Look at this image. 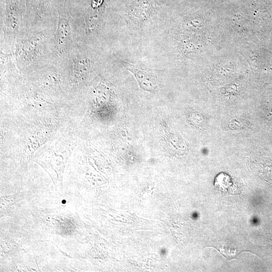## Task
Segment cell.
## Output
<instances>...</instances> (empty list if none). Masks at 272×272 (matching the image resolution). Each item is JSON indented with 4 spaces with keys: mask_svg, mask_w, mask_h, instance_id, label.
Masks as SVG:
<instances>
[{
    "mask_svg": "<svg viewBox=\"0 0 272 272\" xmlns=\"http://www.w3.org/2000/svg\"><path fill=\"white\" fill-rule=\"evenodd\" d=\"M45 38L42 33L34 32L18 40L16 50L18 63L25 66L39 62L44 54Z\"/></svg>",
    "mask_w": 272,
    "mask_h": 272,
    "instance_id": "cell-1",
    "label": "cell"
},
{
    "mask_svg": "<svg viewBox=\"0 0 272 272\" xmlns=\"http://www.w3.org/2000/svg\"><path fill=\"white\" fill-rule=\"evenodd\" d=\"M1 10L7 32L14 36L18 35L21 22L28 18L26 0H1Z\"/></svg>",
    "mask_w": 272,
    "mask_h": 272,
    "instance_id": "cell-2",
    "label": "cell"
},
{
    "mask_svg": "<svg viewBox=\"0 0 272 272\" xmlns=\"http://www.w3.org/2000/svg\"><path fill=\"white\" fill-rule=\"evenodd\" d=\"M58 25L54 36L55 47L58 56L62 58L74 47L73 37L71 26V16L65 8L57 9Z\"/></svg>",
    "mask_w": 272,
    "mask_h": 272,
    "instance_id": "cell-3",
    "label": "cell"
},
{
    "mask_svg": "<svg viewBox=\"0 0 272 272\" xmlns=\"http://www.w3.org/2000/svg\"><path fill=\"white\" fill-rule=\"evenodd\" d=\"M126 66L134 76L141 89L148 92L155 90L157 82L156 77L152 73L132 64L126 63Z\"/></svg>",
    "mask_w": 272,
    "mask_h": 272,
    "instance_id": "cell-4",
    "label": "cell"
},
{
    "mask_svg": "<svg viewBox=\"0 0 272 272\" xmlns=\"http://www.w3.org/2000/svg\"><path fill=\"white\" fill-rule=\"evenodd\" d=\"M57 14V0H38L35 18H50Z\"/></svg>",
    "mask_w": 272,
    "mask_h": 272,
    "instance_id": "cell-5",
    "label": "cell"
},
{
    "mask_svg": "<svg viewBox=\"0 0 272 272\" xmlns=\"http://www.w3.org/2000/svg\"><path fill=\"white\" fill-rule=\"evenodd\" d=\"M38 0H26L28 14L30 17H35L36 15Z\"/></svg>",
    "mask_w": 272,
    "mask_h": 272,
    "instance_id": "cell-6",
    "label": "cell"
}]
</instances>
